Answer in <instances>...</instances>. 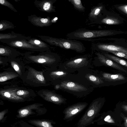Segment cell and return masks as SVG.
Masks as SVG:
<instances>
[{
	"label": "cell",
	"mask_w": 127,
	"mask_h": 127,
	"mask_svg": "<svg viewBox=\"0 0 127 127\" xmlns=\"http://www.w3.org/2000/svg\"><path fill=\"white\" fill-rule=\"evenodd\" d=\"M53 83L59 84L60 89L78 97L85 96L92 92L94 88L77 74L56 81Z\"/></svg>",
	"instance_id": "cell-1"
},
{
	"label": "cell",
	"mask_w": 127,
	"mask_h": 127,
	"mask_svg": "<svg viewBox=\"0 0 127 127\" xmlns=\"http://www.w3.org/2000/svg\"><path fill=\"white\" fill-rule=\"evenodd\" d=\"M112 31L108 30H91L80 29L67 33V39L79 40L94 42L98 40V38L110 35L113 34Z\"/></svg>",
	"instance_id": "cell-2"
},
{
	"label": "cell",
	"mask_w": 127,
	"mask_h": 127,
	"mask_svg": "<svg viewBox=\"0 0 127 127\" xmlns=\"http://www.w3.org/2000/svg\"><path fill=\"white\" fill-rule=\"evenodd\" d=\"M37 36L51 45L74 50L79 53H83L85 51V47L83 43L76 40L58 38L44 35H38Z\"/></svg>",
	"instance_id": "cell-3"
},
{
	"label": "cell",
	"mask_w": 127,
	"mask_h": 127,
	"mask_svg": "<svg viewBox=\"0 0 127 127\" xmlns=\"http://www.w3.org/2000/svg\"><path fill=\"white\" fill-rule=\"evenodd\" d=\"M92 58L90 54L76 56L71 59L61 64V68L71 73L86 68H93Z\"/></svg>",
	"instance_id": "cell-4"
},
{
	"label": "cell",
	"mask_w": 127,
	"mask_h": 127,
	"mask_svg": "<svg viewBox=\"0 0 127 127\" xmlns=\"http://www.w3.org/2000/svg\"><path fill=\"white\" fill-rule=\"evenodd\" d=\"M104 102V100L101 98L94 99L78 121L77 127H86L94 124L95 119L100 114V112Z\"/></svg>",
	"instance_id": "cell-5"
},
{
	"label": "cell",
	"mask_w": 127,
	"mask_h": 127,
	"mask_svg": "<svg viewBox=\"0 0 127 127\" xmlns=\"http://www.w3.org/2000/svg\"><path fill=\"white\" fill-rule=\"evenodd\" d=\"M33 52H28L25 54V57L27 60L51 67L55 66L60 60L59 55L49 51L40 52L36 54Z\"/></svg>",
	"instance_id": "cell-6"
},
{
	"label": "cell",
	"mask_w": 127,
	"mask_h": 127,
	"mask_svg": "<svg viewBox=\"0 0 127 127\" xmlns=\"http://www.w3.org/2000/svg\"><path fill=\"white\" fill-rule=\"evenodd\" d=\"M27 70L25 71L21 78L30 85L35 87L48 85L43 75L44 72L38 71L30 67L26 66Z\"/></svg>",
	"instance_id": "cell-7"
},
{
	"label": "cell",
	"mask_w": 127,
	"mask_h": 127,
	"mask_svg": "<svg viewBox=\"0 0 127 127\" xmlns=\"http://www.w3.org/2000/svg\"><path fill=\"white\" fill-rule=\"evenodd\" d=\"M94 88L101 86L104 83V80L99 75L98 71L88 68L80 70L77 74Z\"/></svg>",
	"instance_id": "cell-8"
},
{
	"label": "cell",
	"mask_w": 127,
	"mask_h": 127,
	"mask_svg": "<svg viewBox=\"0 0 127 127\" xmlns=\"http://www.w3.org/2000/svg\"><path fill=\"white\" fill-rule=\"evenodd\" d=\"M97 120H95L94 123L99 125L105 124L121 127L122 119L115 111L109 110L100 114Z\"/></svg>",
	"instance_id": "cell-9"
},
{
	"label": "cell",
	"mask_w": 127,
	"mask_h": 127,
	"mask_svg": "<svg viewBox=\"0 0 127 127\" xmlns=\"http://www.w3.org/2000/svg\"><path fill=\"white\" fill-rule=\"evenodd\" d=\"M26 39H9L0 40V41L12 47L27 50L32 52H42L49 51L47 49L40 48L28 43Z\"/></svg>",
	"instance_id": "cell-10"
},
{
	"label": "cell",
	"mask_w": 127,
	"mask_h": 127,
	"mask_svg": "<svg viewBox=\"0 0 127 127\" xmlns=\"http://www.w3.org/2000/svg\"><path fill=\"white\" fill-rule=\"evenodd\" d=\"M54 66L48 68L44 71L43 73L44 76L46 79L53 83L56 81L69 76L72 73L60 68L59 69L55 68Z\"/></svg>",
	"instance_id": "cell-11"
},
{
	"label": "cell",
	"mask_w": 127,
	"mask_h": 127,
	"mask_svg": "<svg viewBox=\"0 0 127 127\" xmlns=\"http://www.w3.org/2000/svg\"><path fill=\"white\" fill-rule=\"evenodd\" d=\"M88 105V103L86 102H80L68 107L63 112L64 119L70 120L75 116L84 110Z\"/></svg>",
	"instance_id": "cell-12"
},
{
	"label": "cell",
	"mask_w": 127,
	"mask_h": 127,
	"mask_svg": "<svg viewBox=\"0 0 127 127\" xmlns=\"http://www.w3.org/2000/svg\"><path fill=\"white\" fill-rule=\"evenodd\" d=\"M37 93L45 100L56 104L60 105L66 102V98L50 90H42L39 91Z\"/></svg>",
	"instance_id": "cell-13"
},
{
	"label": "cell",
	"mask_w": 127,
	"mask_h": 127,
	"mask_svg": "<svg viewBox=\"0 0 127 127\" xmlns=\"http://www.w3.org/2000/svg\"><path fill=\"white\" fill-rule=\"evenodd\" d=\"M91 49L93 52L102 51L121 52L127 55V48L113 45L93 42L92 44Z\"/></svg>",
	"instance_id": "cell-14"
},
{
	"label": "cell",
	"mask_w": 127,
	"mask_h": 127,
	"mask_svg": "<svg viewBox=\"0 0 127 127\" xmlns=\"http://www.w3.org/2000/svg\"><path fill=\"white\" fill-rule=\"evenodd\" d=\"M56 0L39 1L35 0L34 2L35 6L40 10L48 13L55 12V7L53 5Z\"/></svg>",
	"instance_id": "cell-15"
},
{
	"label": "cell",
	"mask_w": 127,
	"mask_h": 127,
	"mask_svg": "<svg viewBox=\"0 0 127 127\" xmlns=\"http://www.w3.org/2000/svg\"><path fill=\"white\" fill-rule=\"evenodd\" d=\"M95 54L99 61L103 64L112 67L125 73L127 71L119 65L109 59L99 52L95 51Z\"/></svg>",
	"instance_id": "cell-16"
},
{
	"label": "cell",
	"mask_w": 127,
	"mask_h": 127,
	"mask_svg": "<svg viewBox=\"0 0 127 127\" xmlns=\"http://www.w3.org/2000/svg\"><path fill=\"white\" fill-rule=\"evenodd\" d=\"M16 88L2 89L0 91V96L3 98L16 102L24 101L26 99L17 95L15 93Z\"/></svg>",
	"instance_id": "cell-17"
},
{
	"label": "cell",
	"mask_w": 127,
	"mask_h": 127,
	"mask_svg": "<svg viewBox=\"0 0 127 127\" xmlns=\"http://www.w3.org/2000/svg\"><path fill=\"white\" fill-rule=\"evenodd\" d=\"M28 21L33 25L37 27H42L48 26L52 24L51 18L49 17L46 18H43L32 15L28 17Z\"/></svg>",
	"instance_id": "cell-18"
},
{
	"label": "cell",
	"mask_w": 127,
	"mask_h": 127,
	"mask_svg": "<svg viewBox=\"0 0 127 127\" xmlns=\"http://www.w3.org/2000/svg\"><path fill=\"white\" fill-rule=\"evenodd\" d=\"M21 54L13 48L9 46L0 45V55L9 59L15 58Z\"/></svg>",
	"instance_id": "cell-19"
},
{
	"label": "cell",
	"mask_w": 127,
	"mask_h": 127,
	"mask_svg": "<svg viewBox=\"0 0 127 127\" xmlns=\"http://www.w3.org/2000/svg\"><path fill=\"white\" fill-rule=\"evenodd\" d=\"M39 106L38 104H34L20 109L18 111L17 117H24L32 114L33 110L38 109Z\"/></svg>",
	"instance_id": "cell-20"
},
{
	"label": "cell",
	"mask_w": 127,
	"mask_h": 127,
	"mask_svg": "<svg viewBox=\"0 0 127 127\" xmlns=\"http://www.w3.org/2000/svg\"><path fill=\"white\" fill-rule=\"evenodd\" d=\"M8 59L12 66L21 78L25 71V66L22 64L18 59L15 58Z\"/></svg>",
	"instance_id": "cell-21"
},
{
	"label": "cell",
	"mask_w": 127,
	"mask_h": 127,
	"mask_svg": "<svg viewBox=\"0 0 127 127\" xmlns=\"http://www.w3.org/2000/svg\"><path fill=\"white\" fill-rule=\"evenodd\" d=\"M98 72L100 76L104 80L115 81L125 79V77L121 74H113L105 72H99L98 71Z\"/></svg>",
	"instance_id": "cell-22"
},
{
	"label": "cell",
	"mask_w": 127,
	"mask_h": 127,
	"mask_svg": "<svg viewBox=\"0 0 127 127\" xmlns=\"http://www.w3.org/2000/svg\"><path fill=\"white\" fill-rule=\"evenodd\" d=\"M103 8V6L101 5L95 6L92 8L88 16V19L91 23L97 19L98 16Z\"/></svg>",
	"instance_id": "cell-23"
},
{
	"label": "cell",
	"mask_w": 127,
	"mask_h": 127,
	"mask_svg": "<svg viewBox=\"0 0 127 127\" xmlns=\"http://www.w3.org/2000/svg\"><path fill=\"white\" fill-rule=\"evenodd\" d=\"M0 40L9 39H26L29 40L31 37L26 36L22 34L16 33L13 32L8 33H0Z\"/></svg>",
	"instance_id": "cell-24"
},
{
	"label": "cell",
	"mask_w": 127,
	"mask_h": 127,
	"mask_svg": "<svg viewBox=\"0 0 127 127\" xmlns=\"http://www.w3.org/2000/svg\"><path fill=\"white\" fill-rule=\"evenodd\" d=\"M19 76L16 72L10 71H4L0 74V82H3L14 78Z\"/></svg>",
	"instance_id": "cell-25"
},
{
	"label": "cell",
	"mask_w": 127,
	"mask_h": 127,
	"mask_svg": "<svg viewBox=\"0 0 127 127\" xmlns=\"http://www.w3.org/2000/svg\"><path fill=\"white\" fill-rule=\"evenodd\" d=\"M28 42L33 45L40 48L49 50V46L48 44L41 40L34 38H31L27 40Z\"/></svg>",
	"instance_id": "cell-26"
},
{
	"label": "cell",
	"mask_w": 127,
	"mask_h": 127,
	"mask_svg": "<svg viewBox=\"0 0 127 127\" xmlns=\"http://www.w3.org/2000/svg\"><path fill=\"white\" fill-rule=\"evenodd\" d=\"M15 93L18 96L25 99L26 98H28L32 95L34 96L35 95L34 94V92H32L30 90L22 89L21 88H16Z\"/></svg>",
	"instance_id": "cell-27"
},
{
	"label": "cell",
	"mask_w": 127,
	"mask_h": 127,
	"mask_svg": "<svg viewBox=\"0 0 127 127\" xmlns=\"http://www.w3.org/2000/svg\"><path fill=\"white\" fill-rule=\"evenodd\" d=\"M28 122L38 127H54L49 121L41 120H31Z\"/></svg>",
	"instance_id": "cell-28"
},
{
	"label": "cell",
	"mask_w": 127,
	"mask_h": 127,
	"mask_svg": "<svg viewBox=\"0 0 127 127\" xmlns=\"http://www.w3.org/2000/svg\"><path fill=\"white\" fill-rule=\"evenodd\" d=\"M100 23L108 25L119 24L120 21L117 18L113 17L108 16L100 20Z\"/></svg>",
	"instance_id": "cell-29"
},
{
	"label": "cell",
	"mask_w": 127,
	"mask_h": 127,
	"mask_svg": "<svg viewBox=\"0 0 127 127\" xmlns=\"http://www.w3.org/2000/svg\"><path fill=\"white\" fill-rule=\"evenodd\" d=\"M102 54L109 59L127 67V61L107 53H104Z\"/></svg>",
	"instance_id": "cell-30"
},
{
	"label": "cell",
	"mask_w": 127,
	"mask_h": 127,
	"mask_svg": "<svg viewBox=\"0 0 127 127\" xmlns=\"http://www.w3.org/2000/svg\"><path fill=\"white\" fill-rule=\"evenodd\" d=\"M68 1L73 5L75 9L81 12L85 11V7L82 5L80 0H68Z\"/></svg>",
	"instance_id": "cell-31"
},
{
	"label": "cell",
	"mask_w": 127,
	"mask_h": 127,
	"mask_svg": "<svg viewBox=\"0 0 127 127\" xmlns=\"http://www.w3.org/2000/svg\"><path fill=\"white\" fill-rule=\"evenodd\" d=\"M15 27L13 24L10 22L4 20L0 22V31H3L8 29H14Z\"/></svg>",
	"instance_id": "cell-32"
},
{
	"label": "cell",
	"mask_w": 127,
	"mask_h": 127,
	"mask_svg": "<svg viewBox=\"0 0 127 127\" xmlns=\"http://www.w3.org/2000/svg\"><path fill=\"white\" fill-rule=\"evenodd\" d=\"M114 111L122 119L121 127H127V117L122 112L115 109Z\"/></svg>",
	"instance_id": "cell-33"
},
{
	"label": "cell",
	"mask_w": 127,
	"mask_h": 127,
	"mask_svg": "<svg viewBox=\"0 0 127 127\" xmlns=\"http://www.w3.org/2000/svg\"><path fill=\"white\" fill-rule=\"evenodd\" d=\"M0 3L2 5L8 7L15 12H17L12 4L6 0H0Z\"/></svg>",
	"instance_id": "cell-34"
},
{
	"label": "cell",
	"mask_w": 127,
	"mask_h": 127,
	"mask_svg": "<svg viewBox=\"0 0 127 127\" xmlns=\"http://www.w3.org/2000/svg\"><path fill=\"white\" fill-rule=\"evenodd\" d=\"M116 109L122 112L127 117V104H121L117 106Z\"/></svg>",
	"instance_id": "cell-35"
},
{
	"label": "cell",
	"mask_w": 127,
	"mask_h": 127,
	"mask_svg": "<svg viewBox=\"0 0 127 127\" xmlns=\"http://www.w3.org/2000/svg\"><path fill=\"white\" fill-rule=\"evenodd\" d=\"M110 52L117 56L124 58L127 59V55L124 53L121 52Z\"/></svg>",
	"instance_id": "cell-36"
},
{
	"label": "cell",
	"mask_w": 127,
	"mask_h": 127,
	"mask_svg": "<svg viewBox=\"0 0 127 127\" xmlns=\"http://www.w3.org/2000/svg\"><path fill=\"white\" fill-rule=\"evenodd\" d=\"M118 8L127 14V5H124L119 6Z\"/></svg>",
	"instance_id": "cell-37"
},
{
	"label": "cell",
	"mask_w": 127,
	"mask_h": 127,
	"mask_svg": "<svg viewBox=\"0 0 127 127\" xmlns=\"http://www.w3.org/2000/svg\"><path fill=\"white\" fill-rule=\"evenodd\" d=\"M6 110H3L0 113V120L1 121L3 118L4 116L7 112Z\"/></svg>",
	"instance_id": "cell-38"
}]
</instances>
